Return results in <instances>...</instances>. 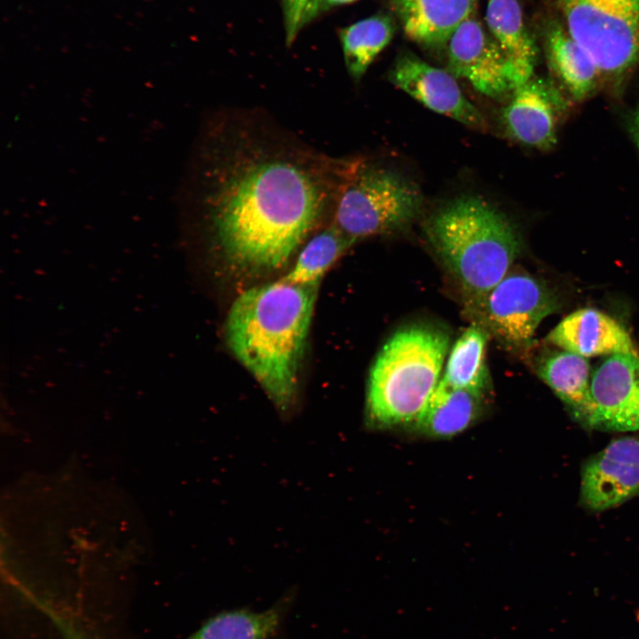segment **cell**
I'll list each match as a JSON object with an SVG mask.
<instances>
[{"instance_id":"1","label":"cell","mask_w":639,"mask_h":639,"mask_svg":"<svg viewBox=\"0 0 639 639\" xmlns=\"http://www.w3.org/2000/svg\"><path fill=\"white\" fill-rule=\"evenodd\" d=\"M204 146L200 206L236 270L283 267L327 216L347 158H333L255 114L221 116Z\"/></svg>"},{"instance_id":"2","label":"cell","mask_w":639,"mask_h":639,"mask_svg":"<svg viewBox=\"0 0 639 639\" xmlns=\"http://www.w3.org/2000/svg\"><path fill=\"white\" fill-rule=\"evenodd\" d=\"M317 290L280 279L244 290L227 314L229 349L281 412L296 398Z\"/></svg>"},{"instance_id":"3","label":"cell","mask_w":639,"mask_h":639,"mask_svg":"<svg viewBox=\"0 0 639 639\" xmlns=\"http://www.w3.org/2000/svg\"><path fill=\"white\" fill-rule=\"evenodd\" d=\"M426 238L471 306L509 272L522 246L510 219L489 201L462 196L426 220Z\"/></svg>"},{"instance_id":"4","label":"cell","mask_w":639,"mask_h":639,"mask_svg":"<svg viewBox=\"0 0 639 639\" xmlns=\"http://www.w3.org/2000/svg\"><path fill=\"white\" fill-rule=\"evenodd\" d=\"M444 330L414 325L392 335L368 377L367 419L376 429L414 425L440 381L449 348Z\"/></svg>"},{"instance_id":"5","label":"cell","mask_w":639,"mask_h":639,"mask_svg":"<svg viewBox=\"0 0 639 639\" xmlns=\"http://www.w3.org/2000/svg\"><path fill=\"white\" fill-rule=\"evenodd\" d=\"M419 187L363 157L347 158L331 223L353 242L409 225L420 214Z\"/></svg>"},{"instance_id":"6","label":"cell","mask_w":639,"mask_h":639,"mask_svg":"<svg viewBox=\"0 0 639 639\" xmlns=\"http://www.w3.org/2000/svg\"><path fill=\"white\" fill-rule=\"evenodd\" d=\"M563 25L603 81L620 86L639 64V0H557Z\"/></svg>"},{"instance_id":"7","label":"cell","mask_w":639,"mask_h":639,"mask_svg":"<svg viewBox=\"0 0 639 639\" xmlns=\"http://www.w3.org/2000/svg\"><path fill=\"white\" fill-rule=\"evenodd\" d=\"M556 291L540 279L509 272L473 309L480 327L513 348L528 345L540 322L561 307Z\"/></svg>"},{"instance_id":"8","label":"cell","mask_w":639,"mask_h":639,"mask_svg":"<svg viewBox=\"0 0 639 639\" xmlns=\"http://www.w3.org/2000/svg\"><path fill=\"white\" fill-rule=\"evenodd\" d=\"M475 12L452 35L446 51L447 70L478 92L500 98L525 80Z\"/></svg>"},{"instance_id":"9","label":"cell","mask_w":639,"mask_h":639,"mask_svg":"<svg viewBox=\"0 0 639 639\" xmlns=\"http://www.w3.org/2000/svg\"><path fill=\"white\" fill-rule=\"evenodd\" d=\"M570 101L556 83L533 75L511 92L501 113L505 130L519 144L550 149Z\"/></svg>"},{"instance_id":"10","label":"cell","mask_w":639,"mask_h":639,"mask_svg":"<svg viewBox=\"0 0 639 639\" xmlns=\"http://www.w3.org/2000/svg\"><path fill=\"white\" fill-rule=\"evenodd\" d=\"M580 504L593 512L639 494V435L623 436L588 457L580 474Z\"/></svg>"},{"instance_id":"11","label":"cell","mask_w":639,"mask_h":639,"mask_svg":"<svg viewBox=\"0 0 639 639\" xmlns=\"http://www.w3.org/2000/svg\"><path fill=\"white\" fill-rule=\"evenodd\" d=\"M388 78L427 108L469 128L481 131L488 129L483 114L463 94L457 78L447 69L434 67L405 51L397 56Z\"/></svg>"},{"instance_id":"12","label":"cell","mask_w":639,"mask_h":639,"mask_svg":"<svg viewBox=\"0 0 639 639\" xmlns=\"http://www.w3.org/2000/svg\"><path fill=\"white\" fill-rule=\"evenodd\" d=\"M590 393L594 411L588 429L639 431V353L608 356L591 375Z\"/></svg>"},{"instance_id":"13","label":"cell","mask_w":639,"mask_h":639,"mask_svg":"<svg viewBox=\"0 0 639 639\" xmlns=\"http://www.w3.org/2000/svg\"><path fill=\"white\" fill-rule=\"evenodd\" d=\"M404 35L428 51H444L455 30L477 12L479 0H388Z\"/></svg>"},{"instance_id":"14","label":"cell","mask_w":639,"mask_h":639,"mask_svg":"<svg viewBox=\"0 0 639 639\" xmlns=\"http://www.w3.org/2000/svg\"><path fill=\"white\" fill-rule=\"evenodd\" d=\"M546 342L584 358L639 353L624 326L594 308L568 314L548 333Z\"/></svg>"},{"instance_id":"15","label":"cell","mask_w":639,"mask_h":639,"mask_svg":"<svg viewBox=\"0 0 639 639\" xmlns=\"http://www.w3.org/2000/svg\"><path fill=\"white\" fill-rule=\"evenodd\" d=\"M548 67L571 100L588 98L603 82L588 53L572 37L563 24L550 23L543 33Z\"/></svg>"},{"instance_id":"16","label":"cell","mask_w":639,"mask_h":639,"mask_svg":"<svg viewBox=\"0 0 639 639\" xmlns=\"http://www.w3.org/2000/svg\"><path fill=\"white\" fill-rule=\"evenodd\" d=\"M541 380L566 406L575 421L588 428L594 406L590 393V366L582 356L555 351L537 364Z\"/></svg>"},{"instance_id":"17","label":"cell","mask_w":639,"mask_h":639,"mask_svg":"<svg viewBox=\"0 0 639 639\" xmlns=\"http://www.w3.org/2000/svg\"><path fill=\"white\" fill-rule=\"evenodd\" d=\"M485 393L455 389L441 379L413 425L419 433L449 438L465 430L481 414Z\"/></svg>"},{"instance_id":"18","label":"cell","mask_w":639,"mask_h":639,"mask_svg":"<svg viewBox=\"0 0 639 639\" xmlns=\"http://www.w3.org/2000/svg\"><path fill=\"white\" fill-rule=\"evenodd\" d=\"M485 24L505 55L522 76L533 75L538 45L526 26L518 0H487Z\"/></svg>"},{"instance_id":"19","label":"cell","mask_w":639,"mask_h":639,"mask_svg":"<svg viewBox=\"0 0 639 639\" xmlns=\"http://www.w3.org/2000/svg\"><path fill=\"white\" fill-rule=\"evenodd\" d=\"M289 605L282 600L263 611H224L208 619L186 639H278Z\"/></svg>"},{"instance_id":"20","label":"cell","mask_w":639,"mask_h":639,"mask_svg":"<svg viewBox=\"0 0 639 639\" xmlns=\"http://www.w3.org/2000/svg\"><path fill=\"white\" fill-rule=\"evenodd\" d=\"M398 25L391 12H377L340 30L343 59L351 78L359 81L363 77L392 41Z\"/></svg>"},{"instance_id":"21","label":"cell","mask_w":639,"mask_h":639,"mask_svg":"<svg viewBox=\"0 0 639 639\" xmlns=\"http://www.w3.org/2000/svg\"><path fill=\"white\" fill-rule=\"evenodd\" d=\"M487 341L488 333L482 327H468L452 347L441 380L455 389L485 393L489 387Z\"/></svg>"},{"instance_id":"22","label":"cell","mask_w":639,"mask_h":639,"mask_svg":"<svg viewBox=\"0 0 639 639\" xmlns=\"http://www.w3.org/2000/svg\"><path fill=\"white\" fill-rule=\"evenodd\" d=\"M354 242L332 223L312 236L300 249L284 280L319 287L327 271Z\"/></svg>"},{"instance_id":"23","label":"cell","mask_w":639,"mask_h":639,"mask_svg":"<svg viewBox=\"0 0 639 639\" xmlns=\"http://www.w3.org/2000/svg\"><path fill=\"white\" fill-rule=\"evenodd\" d=\"M357 0H280L285 43L291 45L301 30L327 11Z\"/></svg>"},{"instance_id":"24","label":"cell","mask_w":639,"mask_h":639,"mask_svg":"<svg viewBox=\"0 0 639 639\" xmlns=\"http://www.w3.org/2000/svg\"><path fill=\"white\" fill-rule=\"evenodd\" d=\"M632 133L639 149V106L633 114L631 122Z\"/></svg>"}]
</instances>
